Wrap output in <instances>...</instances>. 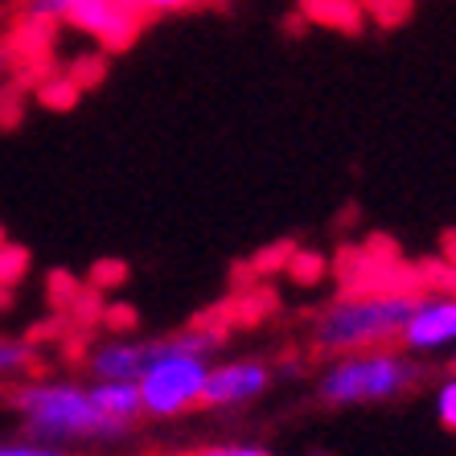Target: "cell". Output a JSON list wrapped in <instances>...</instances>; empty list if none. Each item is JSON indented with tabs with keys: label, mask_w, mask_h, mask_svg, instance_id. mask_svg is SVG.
I'll use <instances>...</instances> for the list:
<instances>
[{
	"label": "cell",
	"mask_w": 456,
	"mask_h": 456,
	"mask_svg": "<svg viewBox=\"0 0 456 456\" xmlns=\"http://www.w3.org/2000/svg\"><path fill=\"white\" fill-rule=\"evenodd\" d=\"M9 407L21 419L25 436L37 444H116V440L132 436L99 411L91 382L78 379H29L21 387H12Z\"/></svg>",
	"instance_id": "1"
},
{
	"label": "cell",
	"mask_w": 456,
	"mask_h": 456,
	"mask_svg": "<svg viewBox=\"0 0 456 456\" xmlns=\"http://www.w3.org/2000/svg\"><path fill=\"white\" fill-rule=\"evenodd\" d=\"M424 382V362L411 358L399 346H379V350H354V354H333L317 374V395L321 407L333 411H358V407H379L407 399Z\"/></svg>",
	"instance_id": "2"
},
{
	"label": "cell",
	"mask_w": 456,
	"mask_h": 456,
	"mask_svg": "<svg viewBox=\"0 0 456 456\" xmlns=\"http://www.w3.org/2000/svg\"><path fill=\"white\" fill-rule=\"evenodd\" d=\"M218 346H223L218 330H181L173 338H160V354L136 379L144 419L173 424L181 415L198 411L206 391V370H210Z\"/></svg>",
	"instance_id": "3"
},
{
	"label": "cell",
	"mask_w": 456,
	"mask_h": 456,
	"mask_svg": "<svg viewBox=\"0 0 456 456\" xmlns=\"http://www.w3.org/2000/svg\"><path fill=\"white\" fill-rule=\"evenodd\" d=\"M415 297L407 292H346L330 300L313 321V346L321 354H354L395 346Z\"/></svg>",
	"instance_id": "4"
},
{
	"label": "cell",
	"mask_w": 456,
	"mask_h": 456,
	"mask_svg": "<svg viewBox=\"0 0 456 456\" xmlns=\"http://www.w3.org/2000/svg\"><path fill=\"white\" fill-rule=\"evenodd\" d=\"M272 382H276V370H272V362H264V358L210 362L202 407L206 411H239V407H251L272 391Z\"/></svg>",
	"instance_id": "5"
},
{
	"label": "cell",
	"mask_w": 456,
	"mask_h": 456,
	"mask_svg": "<svg viewBox=\"0 0 456 456\" xmlns=\"http://www.w3.org/2000/svg\"><path fill=\"white\" fill-rule=\"evenodd\" d=\"M456 346V297H436V300H415L411 313L399 333V350L411 358H428V354H444Z\"/></svg>",
	"instance_id": "6"
},
{
	"label": "cell",
	"mask_w": 456,
	"mask_h": 456,
	"mask_svg": "<svg viewBox=\"0 0 456 456\" xmlns=\"http://www.w3.org/2000/svg\"><path fill=\"white\" fill-rule=\"evenodd\" d=\"M66 21L103 45H127L140 33L144 17L136 12L132 0H70L66 4Z\"/></svg>",
	"instance_id": "7"
},
{
	"label": "cell",
	"mask_w": 456,
	"mask_h": 456,
	"mask_svg": "<svg viewBox=\"0 0 456 456\" xmlns=\"http://www.w3.org/2000/svg\"><path fill=\"white\" fill-rule=\"evenodd\" d=\"M160 354V338H103L86 350V370L103 382H136Z\"/></svg>",
	"instance_id": "8"
},
{
	"label": "cell",
	"mask_w": 456,
	"mask_h": 456,
	"mask_svg": "<svg viewBox=\"0 0 456 456\" xmlns=\"http://www.w3.org/2000/svg\"><path fill=\"white\" fill-rule=\"evenodd\" d=\"M91 395H95L99 411H103L107 419H116L124 432H136V424L144 419V411H140L136 382H103V379H91Z\"/></svg>",
	"instance_id": "9"
},
{
	"label": "cell",
	"mask_w": 456,
	"mask_h": 456,
	"mask_svg": "<svg viewBox=\"0 0 456 456\" xmlns=\"http://www.w3.org/2000/svg\"><path fill=\"white\" fill-rule=\"evenodd\" d=\"M42 362V350L29 338L17 333H0V382H17Z\"/></svg>",
	"instance_id": "10"
},
{
	"label": "cell",
	"mask_w": 456,
	"mask_h": 456,
	"mask_svg": "<svg viewBox=\"0 0 456 456\" xmlns=\"http://www.w3.org/2000/svg\"><path fill=\"white\" fill-rule=\"evenodd\" d=\"M432 411H436V419H440V428L456 436V370L448 374V379L436 382V391H432Z\"/></svg>",
	"instance_id": "11"
},
{
	"label": "cell",
	"mask_w": 456,
	"mask_h": 456,
	"mask_svg": "<svg viewBox=\"0 0 456 456\" xmlns=\"http://www.w3.org/2000/svg\"><path fill=\"white\" fill-rule=\"evenodd\" d=\"M181 456H276L267 444H255V440H223V444H198Z\"/></svg>",
	"instance_id": "12"
},
{
	"label": "cell",
	"mask_w": 456,
	"mask_h": 456,
	"mask_svg": "<svg viewBox=\"0 0 456 456\" xmlns=\"http://www.w3.org/2000/svg\"><path fill=\"white\" fill-rule=\"evenodd\" d=\"M132 4H136L140 17H169V12H185L202 0H132Z\"/></svg>",
	"instance_id": "13"
},
{
	"label": "cell",
	"mask_w": 456,
	"mask_h": 456,
	"mask_svg": "<svg viewBox=\"0 0 456 456\" xmlns=\"http://www.w3.org/2000/svg\"><path fill=\"white\" fill-rule=\"evenodd\" d=\"M66 4L70 0H25V12L33 21H66Z\"/></svg>",
	"instance_id": "14"
},
{
	"label": "cell",
	"mask_w": 456,
	"mask_h": 456,
	"mask_svg": "<svg viewBox=\"0 0 456 456\" xmlns=\"http://www.w3.org/2000/svg\"><path fill=\"white\" fill-rule=\"evenodd\" d=\"M21 456H70V448H58V444H37V440H25Z\"/></svg>",
	"instance_id": "15"
},
{
	"label": "cell",
	"mask_w": 456,
	"mask_h": 456,
	"mask_svg": "<svg viewBox=\"0 0 456 456\" xmlns=\"http://www.w3.org/2000/svg\"><path fill=\"white\" fill-rule=\"evenodd\" d=\"M0 456H21V444H0Z\"/></svg>",
	"instance_id": "16"
},
{
	"label": "cell",
	"mask_w": 456,
	"mask_h": 456,
	"mask_svg": "<svg viewBox=\"0 0 456 456\" xmlns=\"http://www.w3.org/2000/svg\"><path fill=\"white\" fill-rule=\"evenodd\" d=\"M4 75H9V53L0 50V78H4Z\"/></svg>",
	"instance_id": "17"
},
{
	"label": "cell",
	"mask_w": 456,
	"mask_h": 456,
	"mask_svg": "<svg viewBox=\"0 0 456 456\" xmlns=\"http://www.w3.org/2000/svg\"><path fill=\"white\" fill-rule=\"evenodd\" d=\"M448 354H452V370H456V346H452V350H448Z\"/></svg>",
	"instance_id": "18"
},
{
	"label": "cell",
	"mask_w": 456,
	"mask_h": 456,
	"mask_svg": "<svg viewBox=\"0 0 456 456\" xmlns=\"http://www.w3.org/2000/svg\"><path fill=\"white\" fill-rule=\"evenodd\" d=\"M313 456H330V452H321V448H317V452H313Z\"/></svg>",
	"instance_id": "19"
}]
</instances>
